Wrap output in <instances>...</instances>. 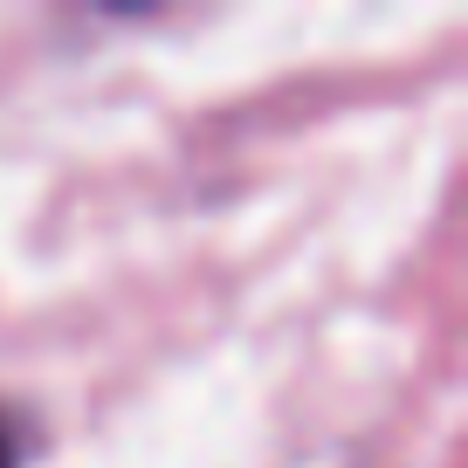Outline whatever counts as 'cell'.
<instances>
[{
  "instance_id": "1",
  "label": "cell",
  "mask_w": 468,
  "mask_h": 468,
  "mask_svg": "<svg viewBox=\"0 0 468 468\" xmlns=\"http://www.w3.org/2000/svg\"><path fill=\"white\" fill-rule=\"evenodd\" d=\"M0 468H15V448H7V434H0Z\"/></svg>"
}]
</instances>
